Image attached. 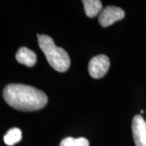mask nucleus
<instances>
[{"mask_svg":"<svg viewBox=\"0 0 146 146\" xmlns=\"http://www.w3.org/2000/svg\"><path fill=\"white\" fill-rule=\"evenodd\" d=\"M22 132L21 129L14 127L8 131L3 137V141L7 145L13 146L21 141Z\"/></svg>","mask_w":146,"mask_h":146,"instance_id":"6e6552de","label":"nucleus"},{"mask_svg":"<svg viewBox=\"0 0 146 146\" xmlns=\"http://www.w3.org/2000/svg\"><path fill=\"white\" fill-rule=\"evenodd\" d=\"M59 146H89V142L84 137H67L61 141Z\"/></svg>","mask_w":146,"mask_h":146,"instance_id":"1a4fd4ad","label":"nucleus"},{"mask_svg":"<svg viewBox=\"0 0 146 146\" xmlns=\"http://www.w3.org/2000/svg\"><path fill=\"white\" fill-rule=\"evenodd\" d=\"M36 36L38 38V46L44 53L49 64L57 72H67L71 64L70 57L67 51L61 47H58L50 36L45 34H37Z\"/></svg>","mask_w":146,"mask_h":146,"instance_id":"f03ea898","label":"nucleus"},{"mask_svg":"<svg viewBox=\"0 0 146 146\" xmlns=\"http://www.w3.org/2000/svg\"><path fill=\"white\" fill-rule=\"evenodd\" d=\"M124 16L125 12L122 8L115 6H108L101 11L98 16V21L102 26L106 28L113 25L116 21H121Z\"/></svg>","mask_w":146,"mask_h":146,"instance_id":"20e7f679","label":"nucleus"},{"mask_svg":"<svg viewBox=\"0 0 146 146\" xmlns=\"http://www.w3.org/2000/svg\"><path fill=\"white\" fill-rule=\"evenodd\" d=\"M84 12L89 18L97 16L102 11V4L100 0H83Z\"/></svg>","mask_w":146,"mask_h":146,"instance_id":"0eeeda50","label":"nucleus"},{"mask_svg":"<svg viewBox=\"0 0 146 146\" xmlns=\"http://www.w3.org/2000/svg\"><path fill=\"white\" fill-rule=\"evenodd\" d=\"M16 59L19 63L24 64L29 68H32L36 64V55L29 48L21 47L16 53Z\"/></svg>","mask_w":146,"mask_h":146,"instance_id":"423d86ee","label":"nucleus"},{"mask_svg":"<svg viewBox=\"0 0 146 146\" xmlns=\"http://www.w3.org/2000/svg\"><path fill=\"white\" fill-rule=\"evenodd\" d=\"M110 68V59L105 54L92 58L89 63V72L91 77L100 79L107 73Z\"/></svg>","mask_w":146,"mask_h":146,"instance_id":"7ed1b4c3","label":"nucleus"},{"mask_svg":"<svg viewBox=\"0 0 146 146\" xmlns=\"http://www.w3.org/2000/svg\"><path fill=\"white\" fill-rule=\"evenodd\" d=\"M144 112H145V111H144V110H141V114H143V113H144Z\"/></svg>","mask_w":146,"mask_h":146,"instance_id":"9d476101","label":"nucleus"},{"mask_svg":"<svg viewBox=\"0 0 146 146\" xmlns=\"http://www.w3.org/2000/svg\"><path fill=\"white\" fill-rule=\"evenodd\" d=\"M131 129L136 146H146V122L141 115L133 118Z\"/></svg>","mask_w":146,"mask_h":146,"instance_id":"39448f33","label":"nucleus"},{"mask_svg":"<svg viewBox=\"0 0 146 146\" xmlns=\"http://www.w3.org/2000/svg\"><path fill=\"white\" fill-rule=\"evenodd\" d=\"M5 102L12 108L22 111H34L42 109L48 98L44 92L29 85L10 84L3 92Z\"/></svg>","mask_w":146,"mask_h":146,"instance_id":"f257e3e1","label":"nucleus"}]
</instances>
